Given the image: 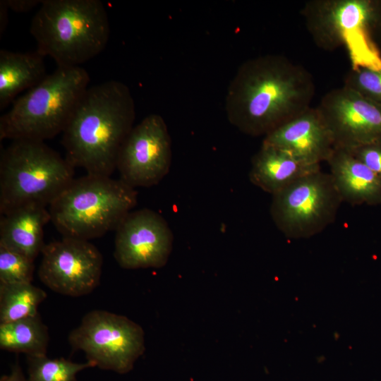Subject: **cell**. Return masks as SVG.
<instances>
[{
	"label": "cell",
	"mask_w": 381,
	"mask_h": 381,
	"mask_svg": "<svg viewBox=\"0 0 381 381\" xmlns=\"http://www.w3.org/2000/svg\"><path fill=\"white\" fill-rule=\"evenodd\" d=\"M171 141L167 124L157 114L145 116L133 126L118 155L120 179L135 187L157 185L169 173Z\"/></svg>",
	"instance_id": "cell-11"
},
{
	"label": "cell",
	"mask_w": 381,
	"mask_h": 381,
	"mask_svg": "<svg viewBox=\"0 0 381 381\" xmlns=\"http://www.w3.org/2000/svg\"><path fill=\"white\" fill-rule=\"evenodd\" d=\"M320 170V164L303 163L280 149L262 145L251 160L249 180L272 195L296 181Z\"/></svg>",
	"instance_id": "cell-17"
},
{
	"label": "cell",
	"mask_w": 381,
	"mask_h": 381,
	"mask_svg": "<svg viewBox=\"0 0 381 381\" xmlns=\"http://www.w3.org/2000/svg\"><path fill=\"white\" fill-rule=\"evenodd\" d=\"M81 66L62 67L16 99L0 117V140L44 141L62 133L89 87Z\"/></svg>",
	"instance_id": "cell-5"
},
{
	"label": "cell",
	"mask_w": 381,
	"mask_h": 381,
	"mask_svg": "<svg viewBox=\"0 0 381 381\" xmlns=\"http://www.w3.org/2000/svg\"><path fill=\"white\" fill-rule=\"evenodd\" d=\"M317 109L327 123L334 148L352 150L381 143V106L343 85L329 91Z\"/></svg>",
	"instance_id": "cell-12"
},
{
	"label": "cell",
	"mask_w": 381,
	"mask_h": 381,
	"mask_svg": "<svg viewBox=\"0 0 381 381\" xmlns=\"http://www.w3.org/2000/svg\"><path fill=\"white\" fill-rule=\"evenodd\" d=\"M341 202L329 173L320 169L273 195L270 212L286 237L308 238L334 222Z\"/></svg>",
	"instance_id": "cell-8"
},
{
	"label": "cell",
	"mask_w": 381,
	"mask_h": 381,
	"mask_svg": "<svg viewBox=\"0 0 381 381\" xmlns=\"http://www.w3.org/2000/svg\"><path fill=\"white\" fill-rule=\"evenodd\" d=\"M46 297V292L32 283H0V323L38 314V307Z\"/></svg>",
	"instance_id": "cell-20"
},
{
	"label": "cell",
	"mask_w": 381,
	"mask_h": 381,
	"mask_svg": "<svg viewBox=\"0 0 381 381\" xmlns=\"http://www.w3.org/2000/svg\"><path fill=\"white\" fill-rule=\"evenodd\" d=\"M115 231L114 256L121 267L159 268L167 262L174 237L157 212L147 208L131 211Z\"/></svg>",
	"instance_id": "cell-13"
},
{
	"label": "cell",
	"mask_w": 381,
	"mask_h": 381,
	"mask_svg": "<svg viewBox=\"0 0 381 381\" xmlns=\"http://www.w3.org/2000/svg\"><path fill=\"white\" fill-rule=\"evenodd\" d=\"M344 85L381 106V68H350Z\"/></svg>",
	"instance_id": "cell-23"
},
{
	"label": "cell",
	"mask_w": 381,
	"mask_h": 381,
	"mask_svg": "<svg viewBox=\"0 0 381 381\" xmlns=\"http://www.w3.org/2000/svg\"><path fill=\"white\" fill-rule=\"evenodd\" d=\"M349 151L381 178V143L365 145Z\"/></svg>",
	"instance_id": "cell-24"
},
{
	"label": "cell",
	"mask_w": 381,
	"mask_h": 381,
	"mask_svg": "<svg viewBox=\"0 0 381 381\" xmlns=\"http://www.w3.org/2000/svg\"><path fill=\"white\" fill-rule=\"evenodd\" d=\"M135 117L134 99L123 83L110 80L89 87L62 133L65 158L87 174L110 176Z\"/></svg>",
	"instance_id": "cell-2"
},
{
	"label": "cell",
	"mask_w": 381,
	"mask_h": 381,
	"mask_svg": "<svg viewBox=\"0 0 381 381\" xmlns=\"http://www.w3.org/2000/svg\"><path fill=\"white\" fill-rule=\"evenodd\" d=\"M327 162L342 202L352 205L381 204V178L349 150L334 148Z\"/></svg>",
	"instance_id": "cell-15"
},
{
	"label": "cell",
	"mask_w": 381,
	"mask_h": 381,
	"mask_svg": "<svg viewBox=\"0 0 381 381\" xmlns=\"http://www.w3.org/2000/svg\"><path fill=\"white\" fill-rule=\"evenodd\" d=\"M8 8L6 4L5 0L0 1V16H1V23H0V32L2 33V32L4 31L5 28L6 26V23L8 21V17H7V11Z\"/></svg>",
	"instance_id": "cell-27"
},
{
	"label": "cell",
	"mask_w": 381,
	"mask_h": 381,
	"mask_svg": "<svg viewBox=\"0 0 381 381\" xmlns=\"http://www.w3.org/2000/svg\"><path fill=\"white\" fill-rule=\"evenodd\" d=\"M74 350L83 351L95 367L119 374L130 372L145 351L142 327L127 317L94 310L68 335Z\"/></svg>",
	"instance_id": "cell-9"
},
{
	"label": "cell",
	"mask_w": 381,
	"mask_h": 381,
	"mask_svg": "<svg viewBox=\"0 0 381 381\" xmlns=\"http://www.w3.org/2000/svg\"><path fill=\"white\" fill-rule=\"evenodd\" d=\"M42 55L34 52L0 50V109L25 90L38 85L47 75Z\"/></svg>",
	"instance_id": "cell-18"
},
{
	"label": "cell",
	"mask_w": 381,
	"mask_h": 381,
	"mask_svg": "<svg viewBox=\"0 0 381 381\" xmlns=\"http://www.w3.org/2000/svg\"><path fill=\"white\" fill-rule=\"evenodd\" d=\"M74 169L44 141L12 140L1 151V215L28 204L49 206L74 179Z\"/></svg>",
	"instance_id": "cell-7"
},
{
	"label": "cell",
	"mask_w": 381,
	"mask_h": 381,
	"mask_svg": "<svg viewBox=\"0 0 381 381\" xmlns=\"http://www.w3.org/2000/svg\"><path fill=\"white\" fill-rule=\"evenodd\" d=\"M136 204L135 188L120 179L87 174L73 179L49 211L63 237L89 241L116 230Z\"/></svg>",
	"instance_id": "cell-6"
},
{
	"label": "cell",
	"mask_w": 381,
	"mask_h": 381,
	"mask_svg": "<svg viewBox=\"0 0 381 381\" xmlns=\"http://www.w3.org/2000/svg\"><path fill=\"white\" fill-rule=\"evenodd\" d=\"M51 221L46 206L28 204L15 208L0 219V244L32 260L44 246V227Z\"/></svg>",
	"instance_id": "cell-16"
},
{
	"label": "cell",
	"mask_w": 381,
	"mask_h": 381,
	"mask_svg": "<svg viewBox=\"0 0 381 381\" xmlns=\"http://www.w3.org/2000/svg\"><path fill=\"white\" fill-rule=\"evenodd\" d=\"M0 381H28V380L25 377L20 366L16 363L12 367L9 374L1 377Z\"/></svg>",
	"instance_id": "cell-26"
},
{
	"label": "cell",
	"mask_w": 381,
	"mask_h": 381,
	"mask_svg": "<svg viewBox=\"0 0 381 381\" xmlns=\"http://www.w3.org/2000/svg\"><path fill=\"white\" fill-rule=\"evenodd\" d=\"M301 14L320 49L345 48L351 68H381V1L310 0Z\"/></svg>",
	"instance_id": "cell-4"
},
{
	"label": "cell",
	"mask_w": 381,
	"mask_h": 381,
	"mask_svg": "<svg viewBox=\"0 0 381 381\" xmlns=\"http://www.w3.org/2000/svg\"><path fill=\"white\" fill-rule=\"evenodd\" d=\"M34 260L0 244V283H32Z\"/></svg>",
	"instance_id": "cell-22"
},
{
	"label": "cell",
	"mask_w": 381,
	"mask_h": 381,
	"mask_svg": "<svg viewBox=\"0 0 381 381\" xmlns=\"http://www.w3.org/2000/svg\"><path fill=\"white\" fill-rule=\"evenodd\" d=\"M274 147L308 164L327 162L334 150L332 133L317 107H308L265 136Z\"/></svg>",
	"instance_id": "cell-14"
},
{
	"label": "cell",
	"mask_w": 381,
	"mask_h": 381,
	"mask_svg": "<svg viewBox=\"0 0 381 381\" xmlns=\"http://www.w3.org/2000/svg\"><path fill=\"white\" fill-rule=\"evenodd\" d=\"M28 381H77V375L87 368L95 367L87 361L74 363L65 358H49L47 355L27 356Z\"/></svg>",
	"instance_id": "cell-21"
},
{
	"label": "cell",
	"mask_w": 381,
	"mask_h": 381,
	"mask_svg": "<svg viewBox=\"0 0 381 381\" xmlns=\"http://www.w3.org/2000/svg\"><path fill=\"white\" fill-rule=\"evenodd\" d=\"M41 253L38 276L52 291L78 297L99 284L103 258L89 241L63 237L45 244Z\"/></svg>",
	"instance_id": "cell-10"
},
{
	"label": "cell",
	"mask_w": 381,
	"mask_h": 381,
	"mask_svg": "<svg viewBox=\"0 0 381 381\" xmlns=\"http://www.w3.org/2000/svg\"><path fill=\"white\" fill-rule=\"evenodd\" d=\"M313 78L280 54L248 59L238 68L225 99L229 122L251 136L267 135L310 107Z\"/></svg>",
	"instance_id": "cell-1"
},
{
	"label": "cell",
	"mask_w": 381,
	"mask_h": 381,
	"mask_svg": "<svg viewBox=\"0 0 381 381\" xmlns=\"http://www.w3.org/2000/svg\"><path fill=\"white\" fill-rule=\"evenodd\" d=\"M48 328L38 314L16 321L0 323V348L27 356L47 355Z\"/></svg>",
	"instance_id": "cell-19"
},
{
	"label": "cell",
	"mask_w": 381,
	"mask_h": 381,
	"mask_svg": "<svg viewBox=\"0 0 381 381\" xmlns=\"http://www.w3.org/2000/svg\"><path fill=\"white\" fill-rule=\"evenodd\" d=\"M30 31L39 54L57 66L75 67L106 48L110 25L99 0H43Z\"/></svg>",
	"instance_id": "cell-3"
},
{
	"label": "cell",
	"mask_w": 381,
	"mask_h": 381,
	"mask_svg": "<svg viewBox=\"0 0 381 381\" xmlns=\"http://www.w3.org/2000/svg\"><path fill=\"white\" fill-rule=\"evenodd\" d=\"M5 1L8 9L16 12L29 11L42 2L38 0H5Z\"/></svg>",
	"instance_id": "cell-25"
}]
</instances>
